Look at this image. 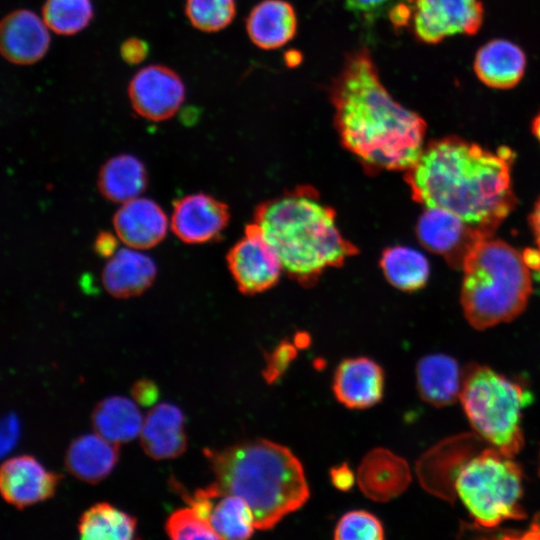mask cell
I'll use <instances>...</instances> for the list:
<instances>
[{
    "instance_id": "cell-1",
    "label": "cell",
    "mask_w": 540,
    "mask_h": 540,
    "mask_svg": "<svg viewBox=\"0 0 540 540\" xmlns=\"http://www.w3.org/2000/svg\"><path fill=\"white\" fill-rule=\"evenodd\" d=\"M329 99L342 146L368 174L406 171L417 161L426 123L390 95L366 47L346 54Z\"/></svg>"
},
{
    "instance_id": "cell-2",
    "label": "cell",
    "mask_w": 540,
    "mask_h": 540,
    "mask_svg": "<svg viewBox=\"0 0 540 540\" xmlns=\"http://www.w3.org/2000/svg\"><path fill=\"white\" fill-rule=\"evenodd\" d=\"M507 147L491 151L457 136L430 141L405 171L412 198L492 236L515 206Z\"/></svg>"
},
{
    "instance_id": "cell-3",
    "label": "cell",
    "mask_w": 540,
    "mask_h": 540,
    "mask_svg": "<svg viewBox=\"0 0 540 540\" xmlns=\"http://www.w3.org/2000/svg\"><path fill=\"white\" fill-rule=\"evenodd\" d=\"M253 222L274 248L283 272L303 287H312L325 271L342 267L359 252L341 233L336 211L309 185L260 203Z\"/></svg>"
},
{
    "instance_id": "cell-4",
    "label": "cell",
    "mask_w": 540,
    "mask_h": 540,
    "mask_svg": "<svg viewBox=\"0 0 540 540\" xmlns=\"http://www.w3.org/2000/svg\"><path fill=\"white\" fill-rule=\"evenodd\" d=\"M221 493L244 499L255 526L268 530L301 508L309 487L299 459L285 446L267 439L246 440L221 450H205Z\"/></svg>"
},
{
    "instance_id": "cell-5",
    "label": "cell",
    "mask_w": 540,
    "mask_h": 540,
    "mask_svg": "<svg viewBox=\"0 0 540 540\" xmlns=\"http://www.w3.org/2000/svg\"><path fill=\"white\" fill-rule=\"evenodd\" d=\"M462 269L461 304L474 328L509 322L525 309L532 292V271L524 253L491 236L473 246Z\"/></svg>"
},
{
    "instance_id": "cell-6",
    "label": "cell",
    "mask_w": 540,
    "mask_h": 540,
    "mask_svg": "<svg viewBox=\"0 0 540 540\" xmlns=\"http://www.w3.org/2000/svg\"><path fill=\"white\" fill-rule=\"evenodd\" d=\"M459 400L481 438L509 457L520 452L524 445L522 410L532 401L523 383L488 366L470 364L463 371Z\"/></svg>"
},
{
    "instance_id": "cell-7",
    "label": "cell",
    "mask_w": 540,
    "mask_h": 540,
    "mask_svg": "<svg viewBox=\"0 0 540 540\" xmlns=\"http://www.w3.org/2000/svg\"><path fill=\"white\" fill-rule=\"evenodd\" d=\"M454 489L479 527L525 518L522 470L494 447L474 453L461 465Z\"/></svg>"
},
{
    "instance_id": "cell-8",
    "label": "cell",
    "mask_w": 540,
    "mask_h": 540,
    "mask_svg": "<svg viewBox=\"0 0 540 540\" xmlns=\"http://www.w3.org/2000/svg\"><path fill=\"white\" fill-rule=\"evenodd\" d=\"M405 5L407 27L425 44H437L458 34L474 35L484 18L481 0H406Z\"/></svg>"
},
{
    "instance_id": "cell-9",
    "label": "cell",
    "mask_w": 540,
    "mask_h": 540,
    "mask_svg": "<svg viewBox=\"0 0 540 540\" xmlns=\"http://www.w3.org/2000/svg\"><path fill=\"white\" fill-rule=\"evenodd\" d=\"M226 260L238 290L245 295L271 289L283 272L277 253L255 222L245 227L244 235L230 248Z\"/></svg>"
},
{
    "instance_id": "cell-10",
    "label": "cell",
    "mask_w": 540,
    "mask_h": 540,
    "mask_svg": "<svg viewBox=\"0 0 540 540\" xmlns=\"http://www.w3.org/2000/svg\"><path fill=\"white\" fill-rule=\"evenodd\" d=\"M128 96L138 115L151 121H164L180 108L185 98V86L171 68L148 65L130 80Z\"/></svg>"
},
{
    "instance_id": "cell-11",
    "label": "cell",
    "mask_w": 540,
    "mask_h": 540,
    "mask_svg": "<svg viewBox=\"0 0 540 540\" xmlns=\"http://www.w3.org/2000/svg\"><path fill=\"white\" fill-rule=\"evenodd\" d=\"M416 235L429 251L441 255L451 266L462 268L473 246L488 236L441 208H425L416 224Z\"/></svg>"
},
{
    "instance_id": "cell-12",
    "label": "cell",
    "mask_w": 540,
    "mask_h": 540,
    "mask_svg": "<svg viewBox=\"0 0 540 540\" xmlns=\"http://www.w3.org/2000/svg\"><path fill=\"white\" fill-rule=\"evenodd\" d=\"M230 221L228 205L206 193L178 199L173 206L171 229L184 243L216 241Z\"/></svg>"
},
{
    "instance_id": "cell-13",
    "label": "cell",
    "mask_w": 540,
    "mask_h": 540,
    "mask_svg": "<svg viewBox=\"0 0 540 540\" xmlns=\"http://www.w3.org/2000/svg\"><path fill=\"white\" fill-rule=\"evenodd\" d=\"M61 475L48 471L34 457L21 455L6 460L0 471V490L10 505L23 509L51 498Z\"/></svg>"
},
{
    "instance_id": "cell-14",
    "label": "cell",
    "mask_w": 540,
    "mask_h": 540,
    "mask_svg": "<svg viewBox=\"0 0 540 540\" xmlns=\"http://www.w3.org/2000/svg\"><path fill=\"white\" fill-rule=\"evenodd\" d=\"M43 19L27 9L7 14L0 24L2 56L17 65H31L41 60L50 46V35Z\"/></svg>"
},
{
    "instance_id": "cell-15",
    "label": "cell",
    "mask_w": 540,
    "mask_h": 540,
    "mask_svg": "<svg viewBox=\"0 0 540 540\" xmlns=\"http://www.w3.org/2000/svg\"><path fill=\"white\" fill-rule=\"evenodd\" d=\"M384 386L382 367L367 357L342 360L335 370L332 382L337 401L354 410L367 409L378 404L383 397Z\"/></svg>"
},
{
    "instance_id": "cell-16",
    "label": "cell",
    "mask_w": 540,
    "mask_h": 540,
    "mask_svg": "<svg viewBox=\"0 0 540 540\" xmlns=\"http://www.w3.org/2000/svg\"><path fill=\"white\" fill-rule=\"evenodd\" d=\"M362 493L375 502H387L403 493L411 482L407 462L385 448H374L362 459L356 475Z\"/></svg>"
},
{
    "instance_id": "cell-17",
    "label": "cell",
    "mask_w": 540,
    "mask_h": 540,
    "mask_svg": "<svg viewBox=\"0 0 540 540\" xmlns=\"http://www.w3.org/2000/svg\"><path fill=\"white\" fill-rule=\"evenodd\" d=\"M118 238L133 249H149L160 243L167 233L168 220L153 200L134 198L122 203L113 216Z\"/></svg>"
},
{
    "instance_id": "cell-18",
    "label": "cell",
    "mask_w": 540,
    "mask_h": 540,
    "mask_svg": "<svg viewBox=\"0 0 540 540\" xmlns=\"http://www.w3.org/2000/svg\"><path fill=\"white\" fill-rule=\"evenodd\" d=\"M140 443L144 452L155 460L181 455L187 446L182 411L170 403L154 406L143 421Z\"/></svg>"
},
{
    "instance_id": "cell-19",
    "label": "cell",
    "mask_w": 540,
    "mask_h": 540,
    "mask_svg": "<svg viewBox=\"0 0 540 540\" xmlns=\"http://www.w3.org/2000/svg\"><path fill=\"white\" fill-rule=\"evenodd\" d=\"M526 64V55L518 45L506 39H493L479 48L473 68L483 84L505 90L521 81Z\"/></svg>"
},
{
    "instance_id": "cell-20",
    "label": "cell",
    "mask_w": 540,
    "mask_h": 540,
    "mask_svg": "<svg viewBox=\"0 0 540 540\" xmlns=\"http://www.w3.org/2000/svg\"><path fill=\"white\" fill-rule=\"evenodd\" d=\"M155 262L136 249L116 251L105 264L102 283L105 290L116 298H130L142 294L154 282Z\"/></svg>"
},
{
    "instance_id": "cell-21",
    "label": "cell",
    "mask_w": 540,
    "mask_h": 540,
    "mask_svg": "<svg viewBox=\"0 0 540 540\" xmlns=\"http://www.w3.org/2000/svg\"><path fill=\"white\" fill-rule=\"evenodd\" d=\"M246 30L250 40L261 49L282 47L297 32L295 10L284 0H263L250 11Z\"/></svg>"
},
{
    "instance_id": "cell-22",
    "label": "cell",
    "mask_w": 540,
    "mask_h": 540,
    "mask_svg": "<svg viewBox=\"0 0 540 540\" xmlns=\"http://www.w3.org/2000/svg\"><path fill=\"white\" fill-rule=\"evenodd\" d=\"M462 380L463 372L451 356L431 354L417 363V390L430 405L443 407L455 403L460 396Z\"/></svg>"
},
{
    "instance_id": "cell-23",
    "label": "cell",
    "mask_w": 540,
    "mask_h": 540,
    "mask_svg": "<svg viewBox=\"0 0 540 540\" xmlns=\"http://www.w3.org/2000/svg\"><path fill=\"white\" fill-rule=\"evenodd\" d=\"M117 446L98 433L80 436L66 451V469L79 480L96 484L114 469L118 461Z\"/></svg>"
},
{
    "instance_id": "cell-24",
    "label": "cell",
    "mask_w": 540,
    "mask_h": 540,
    "mask_svg": "<svg viewBox=\"0 0 540 540\" xmlns=\"http://www.w3.org/2000/svg\"><path fill=\"white\" fill-rule=\"evenodd\" d=\"M144 164L135 156L121 154L108 159L100 168L97 186L109 201L125 203L137 198L147 187Z\"/></svg>"
},
{
    "instance_id": "cell-25",
    "label": "cell",
    "mask_w": 540,
    "mask_h": 540,
    "mask_svg": "<svg viewBox=\"0 0 540 540\" xmlns=\"http://www.w3.org/2000/svg\"><path fill=\"white\" fill-rule=\"evenodd\" d=\"M91 419L95 432L116 445L140 435L144 421L137 405L123 396H111L100 401Z\"/></svg>"
},
{
    "instance_id": "cell-26",
    "label": "cell",
    "mask_w": 540,
    "mask_h": 540,
    "mask_svg": "<svg viewBox=\"0 0 540 540\" xmlns=\"http://www.w3.org/2000/svg\"><path fill=\"white\" fill-rule=\"evenodd\" d=\"M208 488L211 503L207 521L219 539L250 538L256 526L248 503L237 495L221 493L213 483Z\"/></svg>"
},
{
    "instance_id": "cell-27",
    "label": "cell",
    "mask_w": 540,
    "mask_h": 540,
    "mask_svg": "<svg viewBox=\"0 0 540 540\" xmlns=\"http://www.w3.org/2000/svg\"><path fill=\"white\" fill-rule=\"evenodd\" d=\"M380 268L386 280L398 290L417 291L429 278V263L420 251L403 245L386 248L380 257Z\"/></svg>"
},
{
    "instance_id": "cell-28",
    "label": "cell",
    "mask_w": 540,
    "mask_h": 540,
    "mask_svg": "<svg viewBox=\"0 0 540 540\" xmlns=\"http://www.w3.org/2000/svg\"><path fill=\"white\" fill-rule=\"evenodd\" d=\"M137 520L107 503H96L79 519L78 532L85 540H129L136 537Z\"/></svg>"
},
{
    "instance_id": "cell-29",
    "label": "cell",
    "mask_w": 540,
    "mask_h": 540,
    "mask_svg": "<svg viewBox=\"0 0 540 540\" xmlns=\"http://www.w3.org/2000/svg\"><path fill=\"white\" fill-rule=\"evenodd\" d=\"M93 17L90 0H46L42 19L58 35H74L86 28Z\"/></svg>"
},
{
    "instance_id": "cell-30",
    "label": "cell",
    "mask_w": 540,
    "mask_h": 540,
    "mask_svg": "<svg viewBox=\"0 0 540 540\" xmlns=\"http://www.w3.org/2000/svg\"><path fill=\"white\" fill-rule=\"evenodd\" d=\"M185 14L191 25L203 32L226 28L236 14L235 0H186Z\"/></svg>"
},
{
    "instance_id": "cell-31",
    "label": "cell",
    "mask_w": 540,
    "mask_h": 540,
    "mask_svg": "<svg viewBox=\"0 0 540 540\" xmlns=\"http://www.w3.org/2000/svg\"><path fill=\"white\" fill-rule=\"evenodd\" d=\"M337 540H381L384 529L381 521L365 510H353L337 522L334 534Z\"/></svg>"
},
{
    "instance_id": "cell-32",
    "label": "cell",
    "mask_w": 540,
    "mask_h": 540,
    "mask_svg": "<svg viewBox=\"0 0 540 540\" xmlns=\"http://www.w3.org/2000/svg\"><path fill=\"white\" fill-rule=\"evenodd\" d=\"M165 531L171 539H219L210 524L191 507L175 510L166 520Z\"/></svg>"
},
{
    "instance_id": "cell-33",
    "label": "cell",
    "mask_w": 540,
    "mask_h": 540,
    "mask_svg": "<svg viewBox=\"0 0 540 540\" xmlns=\"http://www.w3.org/2000/svg\"><path fill=\"white\" fill-rule=\"evenodd\" d=\"M298 347L288 340L280 341L272 351L264 353L265 367L262 371L264 380L273 384L287 371L297 356Z\"/></svg>"
},
{
    "instance_id": "cell-34",
    "label": "cell",
    "mask_w": 540,
    "mask_h": 540,
    "mask_svg": "<svg viewBox=\"0 0 540 540\" xmlns=\"http://www.w3.org/2000/svg\"><path fill=\"white\" fill-rule=\"evenodd\" d=\"M19 421L15 414L7 413L1 421V455L7 454L17 443Z\"/></svg>"
},
{
    "instance_id": "cell-35",
    "label": "cell",
    "mask_w": 540,
    "mask_h": 540,
    "mask_svg": "<svg viewBox=\"0 0 540 540\" xmlns=\"http://www.w3.org/2000/svg\"><path fill=\"white\" fill-rule=\"evenodd\" d=\"M147 54V43L136 37L126 39L120 46V55L122 59L131 65L142 62Z\"/></svg>"
},
{
    "instance_id": "cell-36",
    "label": "cell",
    "mask_w": 540,
    "mask_h": 540,
    "mask_svg": "<svg viewBox=\"0 0 540 540\" xmlns=\"http://www.w3.org/2000/svg\"><path fill=\"white\" fill-rule=\"evenodd\" d=\"M131 394L138 404L151 406L157 401L159 390L153 381L140 379L133 384Z\"/></svg>"
},
{
    "instance_id": "cell-37",
    "label": "cell",
    "mask_w": 540,
    "mask_h": 540,
    "mask_svg": "<svg viewBox=\"0 0 540 540\" xmlns=\"http://www.w3.org/2000/svg\"><path fill=\"white\" fill-rule=\"evenodd\" d=\"M330 479L333 486L342 492L349 491L357 481L354 472L347 463L333 467L330 470Z\"/></svg>"
},
{
    "instance_id": "cell-38",
    "label": "cell",
    "mask_w": 540,
    "mask_h": 540,
    "mask_svg": "<svg viewBox=\"0 0 540 540\" xmlns=\"http://www.w3.org/2000/svg\"><path fill=\"white\" fill-rule=\"evenodd\" d=\"M346 7L355 14L365 18L376 16L389 0H344Z\"/></svg>"
},
{
    "instance_id": "cell-39",
    "label": "cell",
    "mask_w": 540,
    "mask_h": 540,
    "mask_svg": "<svg viewBox=\"0 0 540 540\" xmlns=\"http://www.w3.org/2000/svg\"><path fill=\"white\" fill-rule=\"evenodd\" d=\"M116 239L108 232H101L97 235L94 243L95 252L103 257H110L116 251Z\"/></svg>"
},
{
    "instance_id": "cell-40",
    "label": "cell",
    "mask_w": 540,
    "mask_h": 540,
    "mask_svg": "<svg viewBox=\"0 0 540 540\" xmlns=\"http://www.w3.org/2000/svg\"><path fill=\"white\" fill-rule=\"evenodd\" d=\"M530 226L540 252V198L537 200L529 218Z\"/></svg>"
},
{
    "instance_id": "cell-41",
    "label": "cell",
    "mask_w": 540,
    "mask_h": 540,
    "mask_svg": "<svg viewBox=\"0 0 540 540\" xmlns=\"http://www.w3.org/2000/svg\"><path fill=\"white\" fill-rule=\"evenodd\" d=\"M309 342H310L309 337L305 333H300V334L295 335L294 344L298 348L306 347L309 344Z\"/></svg>"
},
{
    "instance_id": "cell-42",
    "label": "cell",
    "mask_w": 540,
    "mask_h": 540,
    "mask_svg": "<svg viewBox=\"0 0 540 540\" xmlns=\"http://www.w3.org/2000/svg\"><path fill=\"white\" fill-rule=\"evenodd\" d=\"M532 132L537 138V140L540 142V112L534 117L532 121Z\"/></svg>"
},
{
    "instance_id": "cell-43",
    "label": "cell",
    "mask_w": 540,
    "mask_h": 540,
    "mask_svg": "<svg viewBox=\"0 0 540 540\" xmlns=\"http://www.w3.org/2000/svg\"><path fill=\"white\" fill-rule=\"evenodd\" d=\"M533 272H534L535 277L537 278V281L540 284V267L538 269L534 270Z\"/></svg>"
}]
</instances>
